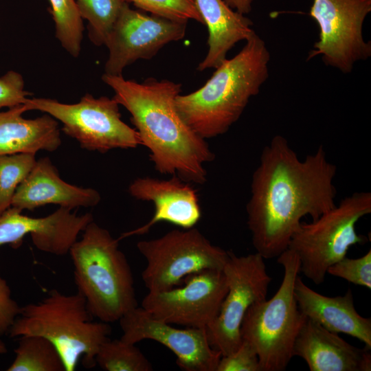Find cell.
Segmentation results:
<instances>
[{"label": "cell", "mask_w": 371, "mask_h": 371, "mask_svg": "<svg viewBox=\"0 0 371 371\" xmlns=\"http://www.w3.org/2000/svg\"><path fill=\"white\" fill-rule=\"evenodd\" d=\"M336 172L322 146L302 160L285 137L275 135L252 174L246 205L256 252L265 259L278 258L288 249L303 217L315 220L333 208Z\"/></svg>", "instance_id": "1"}, {"label": "cell", "mask_w": 371, "mask_h": 371, "mask_svg": "<svg viewBox=\"0 0 371 371\" xmlns=\"http://www.w3.org/2000/svg\"><path fill=\"white\" fill-rule=\"evenodd\" d=\"M102 80L114 91L113 98L131 113L142 145L149 150L157 172L177 175L188 183L207 181L204 165L215 156L205 139L188 126L177 109L180 83L154 78L139 83L122 75L105 73Z\"/></svg>", "instance_id": "2"}, {"label": "cell", "mask_w": 371, "mask_h": 371, "mask_svg": "<svg viewBox=\"0 0 371 371\" xmlns=\"http://www.w3.org/2000/svg\"><path fill=\"white\" fill-rule=\"evenodd\" d=\"M270 53L256 33L232 58L225 59L200 89L178 95L177 109L204 139L225 133L269 77Z\"/></svg>", "instance_id": "3"}, {"label": "cell", "mask_w": 371, "mask_h": 371, "mask_svg": "<svg viewBox=\"0 0 371 371\" xmlns=\"http://www.w3.org/2000/svg\"><path fill=\"white\" fill-rule=\"evenodd\" d=\"M69 251L78 291L93 317L110 323L119 321L137 306L133 273L119 239L93 221Z\"/></svg>", "instance_id": "4"}, {"label": "cell", "mask_w": 371, "mask_h": 371, "mask_svg": "<svg viewBox=\"0 0 371 371\" xmlns=\"http://www.w3.org/2000/svg\"><path fill=\"white\" fill-rule=\"evenodd\" d=\"M93 318L78 292L66 295L52 289L41 301L21 307L8 334L47 338L58 350L65 371H74L80 359L84 367L92 368L100 345L111 332L108 323Z\"/></svg>", "instance_id": "5"}, {"label": "cell", "mask_w": 371, "mask_h": 371, "mask_svg": "<svg viewBox=\"0 0 371 371\" xmlns=\"http://www.w3.org/2000/svg\"><path fill=\"white\" fill-rule=\"evenodd\" d=\"M284 275L273 296L252 304L240 326L242 340L258 355L261 371L285 370L293 356L297 335L306 317L298 308L294 284L300 273L296 254L287 249L278 258Z\"/></svg>", "instance_id": "6"}, {"label": "cell", "mask_w": 371, "mask_h": 371, "mask_svg": "<svg viewBox=\"0 0 371 371\" xmlns=\"http://www.w3.org/2000/svg\"><path fill=\"white\" fill-rule=\"evenodd\" d=\"M370 213L371 193L355 192L312 222L302 221L288 247L299 259L300 272L315 284L324 282L331 265L351 246L366 242L355 225Z\"/></svg>", "instance_id": "7"}, {"label": "cell", "mask_w": 371, "mask_h": 371, "mask_svg": "<svg viewBox=\"0 0 371 371\" xmlns=\"http://www.w3.org/2000/svg\"><path fill=\"white\" fill-rule=\"evenodd\" d=\"M24 104L27 111L38 110L60 122L63 132L88 150L104 153L142 145L137 131L122 120L119 104L113 98H96L87 93L74 104L28 98Z\"/></svg>", "instance_id": "8"}, {"label": "cell", "mask_w": 371, "mask_h": 371, "mask_svg": "<svg viewBox=\"0 0 371 371\" xmlns=\"http://www.w3.org/2000/svg\"><path fill=\"white\" fill-rule=\"evenodd\" d=\"M137 247L146 261L142 277L148 291L179 286L187 276L200 271L223 270L229 257V251L212 245L194 227L141 240Z\"/></svg>", "instance_id": "9"}, {"label": "cell", "mask_w": 371, "mask_h": 371, "mask_svg": "<svg viewBox=\"0 0 371 371\" xmlns=\"http://www.w3.org/2000/svg\"><path fill=\"white\" fill-rule=\"evenodd\" d=\"M264 260L257 252L239 256L229 251L223 269L227 292L218 315L205 328L210 345L221 357L240 346V326L249 307L267 299L271 278Z\"/></svg>", "instance_id": "10"}, {"label": "cell", "mask_w": 371, "mask_h": 371, "mask_svg": "<svg viewBox=\"0 0 371 371\" xmlns=\"http://www.w3.org/2000/svg\"><path fill=\"white\" fill-rule=\"evenodd\" d=\"M371 0H313L310 15L319 27V40L307 60L321 55L323 62L343 73L371 56L370 42L363 37V25Z\"/></svg>", "instance_id": "11"}, {"label": "cell", "mask_w": 371, "mask_h": 371, "mask_svg": "<svg viewBox=\"0 0 371 371\" xmlns=\"http://www.w3.org/2000/svg\"><path fill=\"white\" fill-rule=\"evenodd\" d=\"M227 292L223 270L205 269L187 276L179 286L148 291L141 307L170 324L206 328L218 315Z\"/></svg>", "instance_id": "12"}, {"label": "cell", "mask_w": 371, "mask_h": 371, "mask_svg": "<svg viewBox=\"0 0 371 371\" xmlns=\"http://www.w3.org/2000/svg\"><path fill=\"white\" fill-rule=\"evenodd\" d=\"M187 23L148 14L126 3L106 46L105 74L122 75L124 69L139 59H150L166 45L182 39Z\"/></svg>", "instance_id": "13"}, {"label": "cell", "mask_w": 371, "mask_h": 371, "mask_svg": "<svg viewBox=\"0 0 371 371\" xmlns=\"http://www.w3.org/2000/svg\"><path fill=\"white\" fill-rule=\"evenodd\" d=\"M119 321L124 341L136 344L151 339L170 349L179 368L186 371H216L221 355L210 345L205 328H177L137 306Z\"/></svg>", "instance_id": "14"}, {"label": "cell", "mask_w": 371, "mask_h": 371, "mask_svg": "<svg viewBox=\"0 0 371 371\" xmlns=\"http://www.w3.org/2000/svg\"><path fill=\"white\" fill-rule=\"evenodd\" d=\"M71 211L59 207L47 216L33 218L11 206L0 214V246L10 244L18 247L24 236L30 234L38 249L56 256L65 255L79 234L93 221L91 213L78 216Z\"/></svg>", "instance_id": "15"}, {"label": "cell", "mask_w": 371, "mask_h": 371, "mask_svg": "<svg viewBox=\"0 0 371 371\" xmlns=\"http://www.w3.org/2000/svg\"><path fill=\"white\" fill-rule=\"evenodd\" d=\"M128 192L136 199L152 202L155 213L147 223L122 234L119 240L146 234L161 221L188 229L193 227L201 218V211L196 190L177 175L168 179L137 178L129 186Z\"/></svg>", "instance_id": "16"}, {"label": "cell", "mask_w": 371, "mask_h": 371, "mask_svg": "<svg viewBox=\"0 0 371 371\" xmlns=\"http://www.w3.org/2000/svg\"><path fill=\"white\" fill-rule=\"evenodd\" d=\"M370 349L352 346L306 318L295 339L293 356L304 359L311 371H370Z\"/></svg>", "instance_id": "17"}, {"label": "cell", "mask_w": 371, "mask_h": 371, "mask_svg": "<svg viewBox=\"0 0 371 371\" xmlns=\"http://www.w3.org/2000/svg\"><path fill=\"white\" fill-rule=\"evenodd\" d=\"M100 199V193L95 189L65 182L49 158L43 157L36 160L29 175L16 188L11 206L23 211L55 204L73 210L95 206Z\"/></svg>", "instance_id": "18"}, {"label": "cell", "mask_w": 371, "mask_h": 371, "mask_svg": "<svg viewBox=\"0 0 371 371\" xmlns=\"http://www.w3.org/2000/svg\"><path fill=\"white\" fill-rule=\"evenodd\" d=\"M293 292L298 308L306 318L332 333L354 337L371 348V319L356 311L350 289L343 295H324L308 286L298 276Z\"/></svg>", "instance_id": "19"}, {"label": "cell", "mask_w": 371, "mask_h": 371, "mask_svg": "<svg viewBox=\"0 0 371 371\" xmlns=\"http://www.w3.org/2000/svg\"><path fill=\"white\" fill-rule=\"evenodd\" d=\"M196 8L208 30V50L197 69H216L227 52L241 41H247L256 32L253 22L232 9L224 0H194Z\"/></svg>", "instance_id": "20"}, {"label": "cell", "mask_w": 371, "mask_h": 371, "mask_svg": "<svg viewBox=\"0 0 371 371\" xmlns=\"http://www.w3.org/2000/svg\"><path fill=\"white\" fill-rule=\"evenodd\" d=\"M24 104L0 112V156L18 153L35 154L41 150L55 151L61 144L58 123L45 114L25 119Z\"/></svg>", "instance_id": "21"}, {"label": "cell", "mask_w": 371, "mask_h": 371, "mask_svg": "<svg viewBox=\"0 0 371 371\" xmlns=\"http://www.w3.org/2000/svg\"><path fill=\"white\" fill-rule=\"evenodd\" d=\"M19 337L8 371H65L58 350L49 339L40 335Z\"/></svg>", "instance_id": "22"}, {"label": "cell", "mask_w": 371, "mask_h": 371, "mask_svg": "<svg viewBox=\"0 0 371 371\" xmlns=\"http://www.w3.org/2000/svg\"><path fill=\"white\" fill-rule=\"evenodd\" d=\"M125 0H76L80 17L88 21V36L97 46L106 45Z\"/></svg>", "instance_id": "23"}, {"label": "cell", "mask_w": 371, "mask_h": 371, "mask_svg": "<svg viewBox=\"0 0 371 371\" xmlns=\"http://www.w3.org/2000/svg\"><path fill=\"white\" fill-rule=\"evenodd\" d=\"M95 362L106 371H152L148 359L135 344L122 339L105 340L95 355Z\"/></svg>", "instance_id": "24"}, {"label": "cell", "mask_w": 371, "mask_h": 371, "mask_svg": "<svg viewBox=\"0 0 371 371\" xmlns=\"http://www.w3.org/2000/svg\"><path fill=\"white\" fill-rule=\"evenodd\" d=\"M55 23L56 37L62 47L73 57H78L81 50L82 19L75 0H49Z\"/></svg>", "instance_id": "25"}, {"label": "cell", "mask_w": 371, "mask_h": 371, "mask_svg": "<svg viewBox=\"0 0 371 371\" xmlns=\"http://www.w3.org/2000/svg\"><path fill=\"white\" fill-rule=\"evenodd\" d=\"M36 162V155L32 153L0 156V214L11 207L16 188Z\"/></svg>", "instance_id": "26"}, {"label": "cell", "mask_w": 371, "mask_h": 371, "mask_svg": "<svg viewBox=\"0 0 371 371\" xmlns=\"http://www.w3.org/2000/svg\"><path fill=\"white\" fill-rule=\"evenodd\" d=\"M150 14L171 20L203 24L194 0H125Z\"/></svg>", "instance_id": "27"}, {"label": "cell", "mask_w": 371, "mask_h": 371, "mask_svg": "<svg viewBox=\"0 0 371 371\" xmlns=\"http://www.w3.org/2000/svg\"><path fill=\"white\" fill-rule=\"evenodd\" d=\"M327 273L336 276L355 285L371 289V250L361 257H344L331 265Z\"/></svg>", "instance_id": "28"}, {"label": "cell", "mask_w": 371, "mask_h": 371, "mask_svg": "<svg viewBox=\"0 0 371 371\" xmlns=\"http://www.w3.org/2000/svg\"><path fill=\"white\" fill-rule=\"evenodd\" d=\"M216 371H261L259 359L255 350L247 341L242 340L234 352L222 356Z\"/></svg>", "instance_id": "29"}, {"label": "cell", "mask_w": 371, "mask_h": 371, "mask_svg": "<svg viewBox=\"0 0 371 371\" xmlns=\"http://www.w3.org/2000/svg\"><path fill=\"white\" fill-rule=\"evenodd\" d=\"M24 86L22 76L16 71L10 70L0 77V109L24 104L32 95Z\"/></svg>", "instance_id": "30"}, {"label": "cell", "mask_w": 371, "mask_h": 371, "mask_svg": "<svg viewBox=\"0 0 371 371\" xmlns=\"http://www.w3.org/2000/svg\"><path fill=\"white\" fill-rule=\"evenodd\" d=\"M20 310L21 306L12 298L7 282L0 276V336L8 334Z\"/></svg>", "instance_id": "31"}, {"label": "cell", "mask_w": 371, "mask_h": 371, "mask_svg": "<svg viewBox=\"0 0 371 371\" xmlns=\"http://www.w3.org/2000/svg\"><path fill=\"white\" fill-rule=\"evenodd\" d=\"M233 10L242 14H246L251 10L253 0H224Z\"/></svg>", "instance_id": "32"}, {"label": "cell", "mask_w": 371, "mask_h": 371, "mask_svg": "<svg viewBox=\"0 0 371 371\" xmlns=\"http://www.w3.org/2000/svg\"><path fill=\"white\" fill-rule=\"evenodd\" d=\"M7 352V348L4 342L0 339V355Z\"/></svg>", "instance_id": "33"}]
</instances>
